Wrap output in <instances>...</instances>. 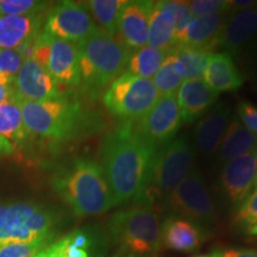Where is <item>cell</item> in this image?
<instances>
[{
	"label": "cell",
	"instance_id": "1",
	"mask_svg": "<svg viewBox=\"0 0 257 257\" xmlns=\"http://www.w3.org/2000/svg\"><path fill=\"white\" fill-rule=\"evenodd\" d=\"M156 149L130 127L105 138L101 147L102 169L114 206L140 200L149 179Z\"/></svg>",
	"mask_w": 257,
	"mask_h": 257
},
{
	"label": "cell",
	"instance_id": "2",
	"mask_svg": "<svg viewBox=\"0 0 257 257\" xmlns=\"http://www.w3.org/2000/svg\"><path fill=\"white\" fill-rule=\"evenodd\" d=\"M51 185L79 217L98 216L114 206L104 169L93 160H76L54 176Z\"/></svg>",
	"mask_w": 257,
	"mask_h": 257
},
{
	"label": "cell",
	"instance_id": "3",
	"mask_svg": "<svg viewBox=\"0 0 257 257\" xmlns=\"http://www.w3.org/2000/svg\"><path fill=\"white\" fill-rule=\"evenodd\" d=\"M79 48L80 75L83 87L95 93L113 82L126 69L130 51L100 29L81 43Z\"/></svg>",
	"mask_w": 257,
	"mask_h": 257
},
{
	"label": "cell",
	"instance_id": "4",
	"mask_svg": "<svg viewBox=\"0 0 257 257\" xmlns=\"http://www.w3.org/2000/svg\"><path fill=\"white\" fill-rule=\"evenodd\" d=\"M28 133L46 140L67 141L79 135L86 125L81 105L59 98L48 101H19Z\"/></svg>",
	"mask_w": 257,
	"mask_h": 257
},
{
	"label": "cell",
	"instance_id": "5",
	"mask_svg": "<svg viewBox=\"0 0 257 257\" xmlns=\"http://www.w3.org/2000/svg\"><path fill=\"white\" fill-rule=\"evenodd\" d=\"M159 212L154 205L141 204L119 211L111 218L110 232L125 255L143 256L161 248Z\"/></svg>",
	"mask_w": 257,
	"mask_h": 257
},
{
	"label": "cell",
	"instance_id": "6",
	"mask_svg": "<svg viewBox=\"0 0 257 257\" xmlns=\"http://www.w3.org/2000/svg\"><path fill=\"white\" fill-rule=\"evenodd\" d=\"M194 165V150L187 140L175 138L156 149L147 187L138 202L153 205L166 199L187 176Z\"/></svg>",
	"mask_w": 257,
	"mask_h": 257
},
{
	"label": "cell",
	"instance_id": "7",
	"mask_svg": "<svg viewBox=\"0 0 257 257\" xmlns=\"http://www.w3.org/2000/svg\"><path fill=\"white\" fill-rule=\"evenodd\" d=\"M54 217L47 208L31 202L0 205V244L50 238Z\"/></svg>",
	"mask_w": 257,
	"mask_h": 257
},
{
	"label": "cell",
	"instance_id": "8",
	"mask_svg": "<svg viewBox=\"0 0 257 257\" xmlns=\"http://www.w3.org/2000/svg\"><path fill=\"white\" fill-rule=\"evenodd\" d=\"M160 96L152 80L124 73L111 83L102 100L112 115L135 120L146 115Z\"/></svg>",
	"mask_w": 257,
	"mask_h": 257
},
{
	"label": "cell",
	"instance_id": "9",
	"mask_svg": "<svg viewBox=\"0 0 257 257\" xmlns=\"http://www.w3.org/2000/svg\"><path fill=\"white\" fill-rule=\"evenodd\" d=\"M31 60L43 67L59 85L75 87L81 83L78 44L40 32Z\"/></svg>",
	"mask_w": 257,
	"mask_h": 257
},
{
	"label": "cell",
	"instance_id": "10",
	"mask_svg": "<svg viewBox=\"0 0 257 257\" xmlns=\"http://www.w3.org/2000/svg\"><path fill=\"white\" fill-rule=\"evenodd\" d=\"M168 207L176 216L197 225L212 224L216 219L213 204L197 170L176 187L167 198Z\"/></svg>",
	"mask_w": 257,
	"mask_h": 257
},
{
	"label": "cell",
	"instance_id": "11",
	"mask_svg": "<svg viewBox=\"0 0 257 257\" xmlns=\"http://www.w3.org/2000/svg\"><path fill=\"white\" fill-rule=\"evenodd\" d=\"M98 29L88 10L81 3L60 2L48 11L42 32L50 37L79 44Z\"/></svg>",
	"mask_w": 257,
	"mask_h": 257
},
{
	"label": "cell",
	"instance_id": "12",
	"mask_svg": "<svg viewBox=\"0 0 257 257\" xmlns=\"http://www.w3.org/2000/svg\"><path fill=\"white\" fill-rule=\"evenodd\" d=\"M181 123L176 96L161 95L150 111L141 118L135 130L150 146L159 149L173 140Z\"/></svg>",
	"mask_w": 257,
	"mask_h": 257
},
{
	"label": "cell",
	"instance_id": "13",
	"mask_svg": "<svg viewBox=\"0 0 257 257\" xmlns=\"http://www.w3.org/2000/svg\"><path fill=\"white\" fill-rule=\"evenodd\" d=\"M153 4L154 2L146 0H126L120 10L114 38L130 53L146 47L148 43Z\"/></svg>",
	"mask_w": 257,
	"mask_h": 257
},
{
	"label": "cell",
	"instance_id": "14",
	"mask_svg": "<svg viewBox=\"0 0 257 257\" xmlns=\"http://www.w3.org/2000/svg\"><path fill=\"white\" fill-rule=\"evenodd\" d=\"M14 88L21 101H48L62 98L60 85L34 60H25L16 74Z\"/></svg>",
	"mask_w": 257,
	"mask_h": 257
},
{
	"label": "cell",
	"instance_id": "15",
	"mask_svg": "<svg viewBox=\"0 0 257 257\" xmlns=\"http://www.w3.org/2000/svg\"><path fill=\"white\" fill-rule=\"evenodd\" d=\"M256 176L255 150L225 163L220 174V187L232 204L248 197Z\"/></svg>",
	"mask_w": 257,
	"mask_h": 257
},
{
	"label": "cell",
	"instance_id": "16",
	"mask_svg": "<svg viewBox=\"0 0 257 257\" xmlns=\"http://www.w3.org/2000/svg\"><path fill=\"white\" fill-rule=\"evenodd\" d=\"M200 226L180 217H169L161 227V246L178 252H193L204 242Z\"/></svg>",
	"mask_w": 257,
	"mask_h": 257
},
{
	"label": "cell",
	"instance_id": "17",
	"mask_svg": "<svg viewBox=\"0 0 257 257\" xmlns=\"http://www.w3.org/2000/svg\"><path fill=\"white\" fill-rule=\"evenodd\" d=\"M218 98V93L211 89L204 80H187L178 91V105L181 119L192 123L208 111Z\"/></svg>",
	"mask_w": 257,
	"mask_h": 257
},
{
	"label": "cell",
	"instance_id": "18",
	"mask_svg": "<svg viewBox=\"0 0 257 257\" xmlns=\"http://www.w3.org/2000/svg\"><path fill=\"white\" fill-rule=\"evenodd\" d=\"M226 12H218L201 17H191L184 31L178 37V46L206 48L211 51L217 47L218 37L226 21Z\"/></svg>",
	"mask_w": 257,
	"mask_h": 257
},
{
	"label": "cell",
	"instance_id": "19",
	"mask_svg": "<svg viewBox=\"0 0 257 257\" xmlns=\"http://www.w3.org/2000/svg\"><path fill=\"white\" fill-rule=\"evenodd\" d=\"M231 121V110L225 104L217 105L201 118L195 127V144L205 155H212L219 148Z\"/></svg>",
	"mask_w": 257,
	"mask_h": 257
},
{
	"label": "cell",
	"instance_id": "20",
	"mask_svg": "<svg viewBox=\"0 0 257 257\" xmlns=\"http://www.w3.org/2000/svg\"><path fill=\"white\" fill-rule=\"evenodd\" d=\"M257 32V5L234 12L225 21L218 37L217 47L227 51H237Z\"/></svg>",
	"mask_w": 257,
	"mask_h": 257
},
{
	"label": "cell",
	"instance_id": "21",
	"mask_svg": "<svg viewBox=\"0 0 257 257\" xmlns=\"http://www.w3.org/2000/svg\"><path fill=\"white\" fill-rule=\"evenodd\" d=\"M204 82L219 94L231 92L243 85V78L227 53H212L205 67Z\"/></svg>",
	"mask_w": 257,
	"mask_h": 257
},
{
	"label": "cell",
	"instance_id": "22",
	"mask_svg": "<svg viewBox=\"0 0 257 257\" xmlns=\"http://www.w3.org/2000/svg\"><path fill=\"white\" fill-rule=\"evenodd\" d=\"M42 22V15L0 16V48L17 49L40 34Z\"/></svg>",
	"mask_w": 257,
	"mask_h": 257
},
{
	"label": "cell",
	"instance_id": "23",
	"mask_svg": "<svg viewBox=\"0 0 257 257\" xmlns=\"http://www.w3.org/2000/svg\"><path fill=\"white\" fill-rule=\"evenodd\" d=\"M148 47L160 50L172 51L178 46L175 37V25L165 2H154L149 18Z\"/></svg>",
	"mask_w": 257,
	"mask_h": 257
},
{
	"label": "cell",
	"instance_id": "24",
	"mask_svg": "<svg viewBox=\"0 0 257 257\" xmlns=\"http://www.w3.org/2000/svg\"><path fill=\"white\" fill-rule=\"evenodd\" d=\"M257 136L249 131L237 118L230 121L219 148H218V163H226L244 154L256 150Z\"/></svg>",
	"mask_w": 257,
	"mask_h": 257
},
{
	"label": "cell",
	"instance_id": "25",
	"mask_svg": "<svg viewBox=\"0 0 257 257\" xmlns=\"http://www.w3.org/2000/svg\"><path fill=\"white\" fill-rule=\"evenodd\" d=\"M173 51L176 59V70L180 78L185 81L201 78L208 57L212 54V51L206 48L184 46V44L176 46Z\"/></svg>",
	"mask_w": 257,
	"mask_h": 257
},
{
	"label": "cell",
	"instance_id": "26",
	"mask_svg": "<svg viewBox=\"0 0 257 257\" xmlns=\"http://www.w3.org/2000/svg\"><path fill=\"white\" fill-rule=\"evenodd\" d=\"M169 53L170 51L160 50L148 46L140 48L130 54L126 64V73L136 75L138 78L150 80L155 76Z\"/></svg>",
	"mask_w": 257,
	"mask_h": 257
},
{
	"label": "cell",
	"instance_id": "27",
	"mask_svg": "<svg viewBox=\"0 0 257 257\" xmlns=\"http://www.w3.org/2000/svg\"><path fill=\"white\" fill-rule=\"evenodd\" d=\"M29 135L23 123L19 102L10 101L0 105V136L11 143L19 144L25 142Z\"/></svg>",
	"mask_w": 257,
	"mask_h": 257
},
{
	"label": "cell",
	"instance_id": "28",
	"mask_svg": "<svg viewBox=\"0 0 257 257\" xmlns=\"http://www.w3.org/2000/svg\"><path fill=\"white\" fill-rule=\"evenodd\" d=\"M125 3V0H91L83 5L99 24V29L114 37L118 16Z\"/></svg>",
	"mask_w": 257,
	"mask_h": 257
},
{
	"label": "cell",
	"instance_id": "29",
	"mask_svg": "<svg viewBox=\"0 0 257 257\" xmlns=\"http://www.w3.org/2000/svg\"><path fill=\"white\" fill-rule=\"evenodd\" d=\"M153 81L160 95H175V93L179 91L184 80L180 78L178 70H176L174 51H170L168 54V56L163 61L162 66L160 67V69L154 76Z\"/></svg>",
	"mask_w": 257,
	"mask_h": 257
},
{
	"label": "cell",
	"instance_id": "30",
	"mask_svg": "<svg viewBox=\"0 0 257 257\" xmlns=\"http://www.w3.org/2000/svg\"><path fill=\"white\" fill-rule=\"evenodd\" d=\"M46 9V2H36V0H0V16L42 15Z\"/></svg>",
	"mask_w": 257,
	"mask_h": 257
},
{
	"label": "cell",
	"instance_id": "31",
	"mask_svg": "<svg viewBox=\"0 0 257 257\" xmlns=\"http://www.w3.org/2000/svg\"><path fill=\"white\" fill-rule=\"evenodd\" d=\"M50 238L37 239L34 242H15L0 244V257H35L38 252L44 250Z\"/></svg>",
	"mask_w": 257,
	"mask_h": 257
},
{
	"label": "cell",
	"instance_id": "32",
	"mask_svg": "<svg viewBox=\"0 0 257 257\" xmlns=\"http://www.w3.org/2000/svg\"><path fill=\"white\" fill-rule=\"evenodd\" d=\"M60 240L64 257H89V239L82 231H74Z\"/></svg>",
	"mask_w": 257,
	"mask_h": 257
},
{
	"label": "cell",
	"instance_id": "33",
	"mask_svg": "<svg viewBox=\"0 0 257 257\" xmlns=\"http://www.w3.org/2000/svg\"><path fill=\"white\" fill-rule=\"evenodd\" d=\"M234 223L248 230L257 225V188L242 201L234 216Z\"/></svg>",
	"mask_w": 257,
	"mask_h": 257
},
{
	"label": "cell",
	"instance_id": "34",
	"mask_svg": "<svg viewBox=\"0 0 257 257\" xmlns=\"http://www.w3.org/2000/svg\"><path fill=\"white\" fill-rule=\"evenodd\" d=\"M166 8L172 15L173 21H174L175 25V37L176 43H178V37L180 36L186 25L188 24L189 19H191L192 15L189 11L188 2H178V0H165Z\"/></svg>",
	"mask_w": 257,
	"mask_h": 257
},
{
	"label": "cell",
	"instance_id": "35",
	"mask_svg": "<svg viewBox=\"0 0 257 257\" xmlns=\"http://www.w3.org/2000/svg\"><path fill=\"white\" fill-rule=\"evenodd\" d=\"M189 11L193 17H201L218 12H227L230 10V2L224 0H194L189 2Z\"/></svg>",
	"mask_w": 257,
	"mask_h": 257
},
{
	"label": "cell",
	"instance_id": "36",
	"mask_svg": "<svg viewBox=\"0 0 257 257\" xmlns=\"http://www.w3.org/2000/svg\"><path fill=\"white\" fill-rule=\"evenodd\" d=\"M23 62V56L16 49L2 50L0 51V74L15 78Z\"/></svg>",
	"mask_w": 257,
	"mask_h": 257
},
{
	"label": "cell",
	"instance_id": "37",
	"mask_svg": "<svg viewBox=\"0 0 257 257\" xmlns=\"http://www.w3.org/2000/svg\"><path fill=\"white\" fill-rule=\"evenodd\" d=\"M237 115L244 126L257 136V107L249 101H240L237 105Z\"/></svg>",
	"mask_w": 257,
	"mask_h": 257
},
{
	"label": "cell",
	"instance_id": "38",
	"mask_svg": "<svg viewBox=\"0 0 257 257\" xmlns=\"http://www.w3.org/2000/svg\"><path fill=\"white\" fill-rule=\"evenodd\" d=\"M217 253L219 257H257V251L252 249H226Z\"/></svg>",
	"mask_w": 257,
	"mask_h": 257
},
{
	"label": "cell",
	"instance_id": "39",
	"mask_svg": "<svg viewBox=\"0 0 257 257\" xmlns=\"http://www.w3.org/2000/svg\"><path fill=\"white\" fill-rule=\"evenodd\" d=\"M16 101L19 102V98L16 94L14 85L9 86V87H0V105L5 104V102Z\"/></svg>",
	"mask_w": 257,
	"mask_h": 257
},
{
	"label": "cell",
	"instance_id": "40",
	"mask_svg": "<svg viewBox=\"0 0 257 257\" xmlns=\"http://www.w3.org/2000/svg\"><path fill=\"white\" fill-rule=\"evenodd\" d=\"M42 257H64L62 252V245H61V240H57L51 245L47 246L46 249L42 251Z\"/></svg>",
	"mask_w": 257,
	"mask_h": 257
},
{
	"label": "cell",
	"instance_id": "41",
	"mask_svg": "<svg viewBox=\"0 0 257 257\" xmlns=\"http://www.w3.org/2000/svg\"><path fill=\"white\" fill-rule=\"evenodd\" d=\"M14 152H15L14 143L10 142V141L6 140L5 137L0 136V156L11 155Z\"/></svg>",
	"mask_w": 257,
	"mask_h": 257
},
{
	"label": "cell",
	"instance_id": "42",
	"mask_svg": "<svg viewBox=\"0 0 257 257\" xmlns=\"http://www.w3.org/2000/svg\"><path fill=\"white\" fill-rule=\"evenodd\" d=\"M15 78H10V76L2 75L0 74V87H9V86L14 85Z\"/></svg>",
	"mask_w": 257,
	"mask_h": 257
},
{
	"label": "cell",
	"instance_id": "43",
	"mask_svg": "<svg viewBox=\"0 0 257 257\" xmlns=\"http://www.w3.org/2000/svg\"><path fill=\"white\" fill-rule=\"evenodd\" d=\"M192 257H219L218 256L217 251H213L212 253H204V255H194Z\"/></svg>",
	"mask_w": 257,
	"mask_h": 257
},
{
	"label": "cell",
	"instance_id": "44",
	"mask_svg": "<svg viewBox=\"0 0 257 257\" xmlns=\"http://www.w3.org/2000/svg\"><path fill=\"white\" fill-rule=\"evenodd\" d=\"M255 161H256V176H255V181H253L252 189L257 188V148H256V150H255Z\"/></svg>",
	"mask_w": 257,
	"mask_h": 257
},
{
	"label": "cell",
	"instance_id": "45",
	"mask_svg": "<svg viewBox=\"0 0 257 257\" xmlns=\"http://www.w3.org/2000/svg\"><path fill=\"white\" fill-rule=\"evenodd\" d=\"M248 233L251 234V236H257V225H255V226L250 227V229L248 230Z\"/></svg>",
	"mask_w": 257,
	"mask_h": 257
},
{
	"label": "cell",
	"instance_id": "46",
	"mask_svg": "<svg viewBox=\"0 0 257 257\" xmlns=\"http://www.w3.org/2000/svg\"><path fill=\"white\" fill-rule=\"evenodd\" d=\"M118 257H138V256H134V255H125V253H124V256H118Z\"/></svg>",
	"mask_w": 257,
	"mask_h": 257
},
{
	"label": "cell",
	"instance_id": "47",
	"mask_svg": "<svg viewBox=\"0 0 257 257\" xmlns=\"http://www.w3.org/2000/svg\"><path fill=\"white\" fill-rule=\"evenodd\" d=\"M42 251H43V250H42ZM42 251H41V252H38V253H37V255H36V256H35V257H42Z\"/></svg>",
	"mask_w": 257,
	"mask_h": 257
},
{
	"label": "cell",
	"instance_id": "48",
	"mask_svg": "<svg viewBox=\"0 0 257 257\" xmlns=\"http://www.w3.org/2000/svg\"><path fill=\"white\" fill-rule=\"evenodd\" d=\"M0 49H2V48H0ZM0 51H2V50H0Z\"/></svg>",
	"mask_w": 257,
	"mask_h": 257
}]
</instances>
